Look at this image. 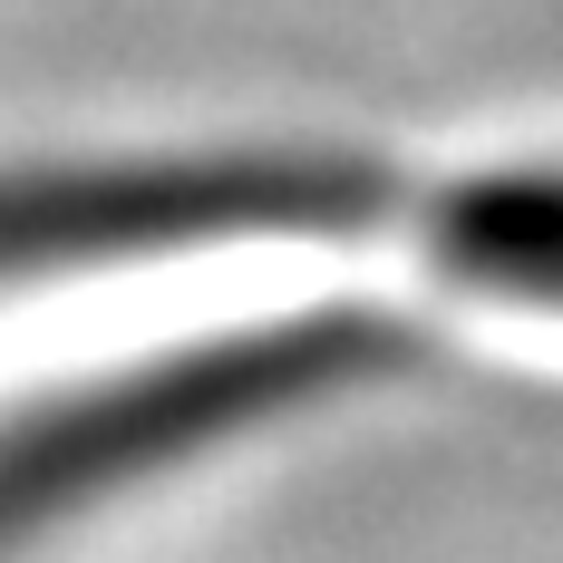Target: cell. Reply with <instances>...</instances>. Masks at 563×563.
Here are the masks:
<instances>
[{
  "label": "cell",
  "mask_w": 563,
  "mask_h": 563,
  "mask_svg": "<svg viewBox=\"0 0 563 563\" xmlns=\"http://www.w3.org/2000/svg\"><path fill=\"white\" fill-rule=\"evenodd\" d=\"M369 205H389V185L369 166H311V156L0 175V282L233 243V233H369L379 224Z\"/></svg>",
  "instance_id": "cell-1"
},
{
  "label": "cell",
  "mask_w": 563,
  "mask_h": 563,
  "mask_svg": "<svg viewBox=\"0 0 563 563\" xmlns=\"http://www.w3.org/2000/svg\"><path fill=\"white\" fill-rule=\"evenodd\" d=\"M340 350V331H291V340H224V350H195V360H156L117 389H78L20 418L0 438V525L58 496H88L126 476L136 456L185 448V438H214L233 418L291 398L301 379H321V360Z\"/></svg>",
  "instance_id": "cell-2"
},
{
  "label": "cell",
  "mask_w": 563,
  "mask_h": 563,
  "mask_svg": "<svg viewBox=\"0 0 563 563\" xmlns=\"http://www.w3.org/2000/svg\"><path fill=\"white\" fill-rule=\"evenodd\" d=\"M418 243L438 253V273L476 282L486 301L563 311V166L525 175H476L418 205Z\"/></svg>",
  "instance_id": "cell-3"
}]
</instances>
